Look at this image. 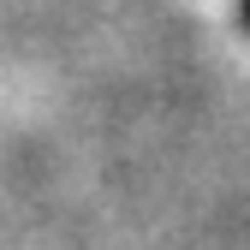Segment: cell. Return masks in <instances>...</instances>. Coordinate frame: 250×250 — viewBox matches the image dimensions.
<instances>
[{"label": "cell", "instance_id": "cell-1", "mask_svg": "<svg viewBox=\"0 0 250 250\" xmlns=\"http://www.w3.org/2000/svg\"><path fill=\"white\" fill-rule=\"evenodd\" d=\"M238 12H244V30H250V0H244V6H238Z\"/></svg>", "mask_w": 250, "mask_h": 250}]
</instances>
